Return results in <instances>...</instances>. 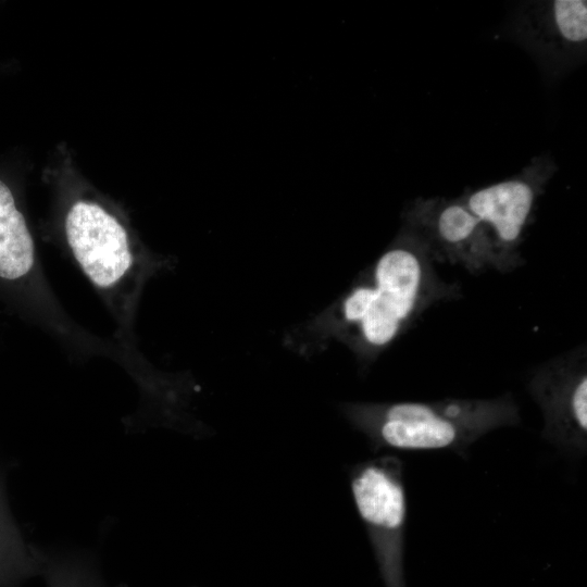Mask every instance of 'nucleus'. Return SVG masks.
I'll list each match as a JSON object with an SVG mask.
<instances>
[{
    "label": "nucleus",
    "instance_id": "nucleus-10",
    "mask_svg": "<svg viewBox=\"0 0 587 587\" xmlns=\"http://www.w3.org/2000/svg\"><path fill=\"white\" fill-rule=\"evenodd\" d=\"M17 534L18 532L10 520L9 513L7 511L0 483V541L11 538Z\"/></svg>",
    "mask_w": 587,
    "mask_h": 587
},
{
    "label": "nucleus",
    "instance_id": "nucleus-5",
    "mask_svg": "<svg viewBox=\"0 0 587 587\" xmlns=\"http://www.w3.org/2000/svg\"><path fill=\"white\" fill-rule=\"evenodd\" d=\"M558 171L553 158L534 157L517 174L461 195L466 207L487 227L500 262V273L524 264L521 246L538 198Z\"/></svg>",
    "mask_w": 587,
    "mask_h": 587
},
{
    "label": "nucleus",
    "instance_id": "nucleus-1",
    "mask_svg": "<svg viewBox=\"0 0 587 587\" xmlns=\"http://www.w3.org/2000/svg\"><path fill=\"white\" fill-rule=\"evenodd\" d=\"M426 241L412 228L399 232L352 285L326 309L288 336L301 354L329 341L347 347L365 370L430 307L461 297L457 282L444 280Z\"/></svg>",
    "mask_w": 587,
    "mask_h": 587
},
{
    "label": "nucleus",
    "instance_id": "nucleus-8",
    "mask_svg": "<svg viewBox=\"0 0 587 587\" xmlns=\"http://www.w3.org/2000/svg\"><path fill=\"white\" fill-rule=\"evenodd\" d=\"M512 34L552 77L580 64L587 49V2H524L515 12Z\"/></svg>",
    "mask_w": 587,
    "mask_h": 587
},
{
    "label": "nucleus",
    "instance_id": "nucleus-7",
    "mask_svg": "<svg viewBox=\"0 0 587 587\" xmlns=\"http://www.w3.org/2000/svg\"><path fill=\"white\" fill-rule=\"evenodd\" d=\"M527 390L544 416L542 437L555 447L587 450V349H575L537 366Z\"/></svg>",
    "mask_w": 587,
    "mask_h": 587
},
{
    "label": "nucleus",
    "instance_id": "nucleus-6",
    "mask_svg": "<svg viewBox=\"0 0 587 587\" xmlns=\"http://www.w3.org/2000/svg\"><path fill=\"white\" fill-rule=\"evenodd\" d=\"M401 221L426 241L436 262L459 265L472 274L500 272L487 227L461 196L417 197L404 207Z\"/></svg>",
    "mask_w": 587,
    "mask_h": 587
},
{
    "label": "nucleus",
    "instance_id": "nucleus-3",
    "mask_svg": "<svg viewBox=\"0 0 587 587\" xmlns=\"http://www.w3.org/2000/svg\"><path fill=\"white\" fill-rule=\"evenodd\" d=\"M339 410L373 451L448 450L463 455L489 432L521 423L520 407L511 394L490 399L352 401L339 404Z\"/></svg>",
    "mask_w": 587,
    "mask_h": 587
},
{
    "label": "nucleus",
    "instance_id": "nucleus-2",
    "mask_svg": "<svg viewBox=\"0 0 587 587\" xmlns=\"http://www.w3.org/2000/svg\"><path fill=\"white\" fill-rule=\"evenodd\" d=\"M58 223L64 249L115 324L113 340L145 359L135 334L138 308L149 280L170 268L171 260L147 248L123 212L90 189L70 186L60 192Z\"/></svg>",
    "mask_w": 587,
    "mask_h": 587
},
{
    "label": "nucleus",
    "instance_id": "nucleus-4",
    "mask_svg": "<svg viewBox=\"0 0 587 587\" xmlns=\"http://www.w3.org/2000/svg\"><path fill=\"white\" fill-rule=\"evenodd\" d=\"M351 496L365 527L385 587H407L403 463L391 454L360 462L349 472Z\"/></svg>",
    "mask_w": 587,
    "mask_h": 587
},
{
    "label": "nucleus",
    "instance_id": "nucleus-9",
    "mask_svg": "<svg viewBox=\"0 0 587 587\" xmlns=\"http://www.w3.org/2000/svg\"><path fill=\"white\" fill-rule=\"evenodd\" d=\"M24 557V545L20 537L0 541V565L16 562Z\"/></svg>",
    "mask_w": 587,
    "mask_h": 587
}]
</instances>
